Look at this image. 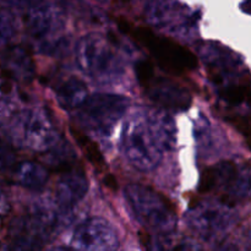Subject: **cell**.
Listing matches in <instances>:
<instances>
[{"label":"cell","mask_w":251,"mask_h":251,"mask_svg":"<svg viewBox=\"0 0 251 251\" xmlns=\"http://www.w3.org/2000/svg\"><path fill=\"white\" fill-rule=\"evenodd\" d=\"M220 251H237L234 249V247H230V245H228V247H225L223 249H221Z\"/></svg>","instance_id":"30"},{"label":"cell","mask_w":251,"mask_h":251,"mask_svg":"<svg viewBox=\"0 0 251 251\" xmlns=\"http://www.w3.org/2000/svg\"><path fill=\"white\" fill-rule=\"evenodd\" d=\"M0 70L9 80L28 83L36 76V64L26 47L12 44L0 51Z\"/></svg>","instance_id":"13"},{"label":"cell","mask_w":251,"mask_h":251,"mask_svg":"<svg viewBox=\"0 0 251 251\" xmlns=\"http://www.w3.org/2000/svg\"><path fill=\"white\" fill-rule=\"evenodd\" d=\"M135 71H136L137 80H139L140 85L144 86L151 80L152 76L154 75V69L152 63L149 60H140L136 63L135 66Z\"/></svg>","instance_id":"24"},{"label":"cell","mask_w":251,"mask_h":251,"mask_svg":"<svg viewBox=\"0 0 251 251\" xmlns=\"http://www.w3.org/2000/svg\"><path fill=\"white\" fill-rule=\"evenodd\" d=\"M10 211V203L7 200V196L4 191L0 188V217H4L5 215H7Z\"/></svg>","instance_id":"26"},{"label":"cell","mask_w":251,"mask_h":251,"mask_svg":"<svg viewBox=\"0 0 251 251\" xmlns=\"http://www.w3.org/2000/svg\"><path fill=\"white\" fill-rule=\"evenodd\" d=\"M145 92L152 102L156 103L163 110H174V112H183L188 110L193 103L190 92L179 85L176 81L167 77L156 76L154 74L151 80L142 86Z\"/></svg>","instance_id":"11"},{"label":"cell","mask_w":251,"mask_h":251,"mask_svg":"<svg viewBox=\"0 0 251 251\" xmlns=\"http://www.w3.org/2000/svg\"><path fill=\"white\" fill-rule=\"evenodd\" d=\"M130 105L129 98L113 93H96L76 109V122L90 132L109 136Z\"/></svg>","instance_id":"6"},{"label":"cell","mask_w":251,"mask_h":251,"mask_svg":"<svg viewBox=\"0 0 251 251\" xmlns=\"http://www.w3.org/2000/svg\"><path fill=\"white\" fill-rule=\"evenodd\" d=\"M199 55L213 73H239L243 71L244 60L229 48L216 42H202L198 46Z\"/></svg>","instance_id":"14"},{"label":"cell","mask_w":251,"mask_h":251,"mask_svg":"<svg viewBox=\"0 0 251 251\" xmlns=\"http://www.w3.org/2000/svg\"><path fill=\"white\" fill-rule=\"evenodd\" d=\"M147 122L164 151H172L176 147V124L168 112L162 109H146Z\"/></svg>","instance_id":"16"},{"label":"cell","mask_w":251,"mask_h":251,"mask_svg":"<svg viewBox=\"0 0 251 251\" xmlns=\"http://www.w3.org/2000/svg\"><path fill=\"white\" fill-rule=\"evenodd\" d=\"M71 135L75 139L76 144L78 145V147L81 149V151L83 152V154L86 156L87 161L92 164L95 168H97L98 171H103L105 168V161L103 158V154L100 152V150L98 149L97 145L90 139V137L86 136L85 134L78 131L75 127H70Z\"/></svg>","instance_id":"21"},{"label":"cell","mask_w":251,"mask_h":251,"mask_svg":"<svg viewBox=\"0 0 251 251\" xmlns=\"http://www.w3.org/2000/svg\"><path fill=\"white\" fill-rule=\"evenodd\" d=\"M88 191V179L81 167L65 172L55 189L56 202L61 208H71L77 205Z\"/></svg>","instance_id":"15"},{"label":"cell","mask_w":251,"mask_h":251,"mask_svg":"<svg viewBox=\"0 0 251 251\" xmlns=\"http://www.w3.org/2000/svg\"><path fill=\"white\" fill-rule=\"evenodd\" d=\"M88 90L86 83L75 76L64 80L55 88V98L58 104L65 110H76L87 100Z\"/></svg>","instance_id":"18"},{"label":"cell","mask_w":251,"mask_h":251,"mask_svg":"<svg viewBox=\"0 0 251 251\" xmlns=\"http://www.w3.org/2000/svg\"><path fill=\"white\" fill-rule=\"evenodd\" d=\"M122 152L134 168L151 172L162 161L163 150L157 142L146 117V109L132 110L124 122L120 136Z\"/></svg>","instance_id":"2"},{"label":"cell","mask_w":251,"mask_h":251,"mask_svg":"<svg viewBox=\"0 0 251 251\" xmlns=\"http://www.w3.org/2000/svg\"><path fill=\"white\" fill-rule=\"evenodd\" d=\"M201 193H217L222 195L221 201L234 206L250 194L249 167H239L232 161H223L206 169L201 176Z\"/></svg>","instance_id":"7"},{"label":"cell","mask_w":251,"mask_h":251,"mask_svg":"<svg viewBox=\"0 0 251 251\" xmlns=\"http://www.w3.org/2000/svg\"><path fill=\"white\" fill-rule=\"evenodd\" d=\"M46 239L27 218L19 220L11 230L9 251H42Z\"/></svg>","instance_id":"17"},{"label":"cell","mask_w":251,"mask_h":251,"mask_svg":"<svg viewBox=\"0 0 251 251\" xmlns=\"http://www.w3.org/2000/svg\"><path fill=\"white\" fill-rule=\"evenodd\" d=\"M4 126L14 144L24 145L36 152H48L59 142L58 131L42 108L19 110Z\"/></svg>","instance_id":"5"},{"label":"cell","mask_w":251,"mask_h":251,"mask_svg":"<svg viewBox=\"0 0 251 251\" xmlns=\"http://www.w3.org/2000/svg\"><path fill=\"white\" fill-rule=\"evenodd\" d=\"M234 221L233 206L221 200L198 201L186 213L189 227L205 239H212L227 232Z\"/></svg>","instance_id":"8"},{"label":"cell","mask_w":251,"mask_h":251,"mask_svg":"<svg viewBox=\"0 0 251 251\" xmlns=\"http://www.w3.org/2000/svg\"><path fill=\"white\" fill-rule=\"evenodd\" d=\"M74 251H117L119 238L108 221L100 217L83 221L71 238Z\"/></svg>","instance_id":"10"},{"label":"cell","mask_w":251,"mask_h":251,"mask_svg":"<svg viewBox=\"0 0 251 251\" xmlns=\"http://www.w3.org/2000/svg\"><path fill=\"white\" fill-rule=\"evenodd\" d=\"M240 9L245 12L247 15L250 14V2L249 1H245L243 4H240Z\"/></svg>","instance_id":"28"},{"label":"cell","mask_w":251,"mask_h":251,"mask_svg":"<svg viewBox=\"0 0 251 251\" xmlns=\"http://www.w3.org/2000/svg\"><path fill=\"white\" fill-rule=\"evenodd\" d=\"M105 183H107V185L109 186V188L117 189V181H115L114 176H108L107 178H105Z\"/></svg>","instance_id":"27"},{"label":"cell","mask_w":251,"mask_h":251,"mask_svg":"<svg viewBox=\"0 0 251 251\" xmlns=\"http://www.w3.org/2000/svg\"><path fill=\"white\" fill-rule=\"evenodd\" d=\"M144 15L151 26L180 37L193 33L198 24L195 12L178 1L147 2Z\"/></svg>","instance_id":"9"},{"label":"cell","mask_w":251,"mask_h":251,"mask_svg":"<svg viewBox=\"0 0 251 251\" xmlns=\"http://www.w3.org/2000/svg\"><path fill=\"white\" fill-rule=\"evenodd\" d=\"M47 153V163L60 171L63 173L71 171L75 168V163L77 162L75 151L68 142H58L51 150Z\"/></svg>","instance_id":"20"},{"label":"cell","mask_w":251,"mask_h":251,"mask_svg":"<svg viewBox=\"0 0 251 251\" xmlns=\"http://www.w3.org/2000/svg\"><path fill=\"white\" fill-rule=\"evenodd\" d=\"M16 166V156L14 151L0 139V174L12 172Z\"/></svg>","instance_id":"23"},{"label":"cell","mask_w":251,"mask_h":251,"mask_svg":"<svg viewBox=\"0 0 251 251\" xmlns=\"http://www.w3.org/2000/svg\"><path fill=\"white\" fill-rule=\"evenodd\" d=\"M11 173L19 185L31 190H41L49 179V172L46 167L33 161L16 163Z\"/></svg>","instance_id":"19"},{"label":"cell","mask_w":251,"mask_h":251,"mask_svg":"<svg viewBox=\"0 0 251 251\" xmlns=\"http://www.w3.org/2000/svg\"><path fill=\"white\" fill-rule=\"evenodd\" d=\"M17 25L14 14L7 10H0V47L9 43L16 34Z\"/></svg>","instance_id":"22"},{"label":"cell","mask_w":251,"mask_h":251,"mask_svg":"<svg viewBox=\"0 0 251 251\" xmlns=\"http://www.w3.org/2000/svg\"><path fill=\"white\" fill-rule=\"evenodd\" d=\"M123 32L131 36L136 43L150 51L162 69L174 75H183L198 68V58L173 39L164 38L144 27H132L124 20L119 21Z\"/></svg>","instance_id":"3"},{"label":"cell","mask_w":251,"mask_h":251,"mask_svg":"<svg viewBox=\"0 0 251 251\" xmlns=\"http://www.w3.org/2000/svg\"><path fill=\"white\" fill-rule=\"evenodd\" d=\"M173 251H205V249L196 240L186 238V239H183L181 242H179L173 248Z\"/></svg>","instance_id":"25"},{"label":"cell","mask_w":251,"mask_h":251,"mask_svg":"<svg viewBox=\"0 0 251 251\" xmlns=\"http://www.w3.org/2000/svg\"><path fill=\"white\" fill-rule=\"evenodd\" d=\"M125 199L140 222L158 234H171L176 226V208L171 201L150 186L129 184Z\"/></svg>","instance_id":"4"},{"label":"cell","mask_w":251,"mask_h":251,"mask_svg":"<svg viewBox=\"0 0 251 251\" xmlns=\"http://www.w3.org/2000/svg\"><path fill=\"white\" fill-rule=\"evenodd\" d=\"M49 251H74L73 249H69V248H64V247H58V248H53L51 250Z\"/></svg>","instance_id":"29"},{"label":"cell","mask_w":251,"mask_h":251,"mask_svg":"<svg viewBox=\"0 0 251 251\" xmlns=\"http://www.w3.org/2000/svg\"><path fill=\"white\" fill-rule=\"evenodd\" d=\"M25 22L33 38L46 41L63 28V12L53 2H37L27 10Z\"/></svg>","instance_id":"12"},{"label":"cell","mask_w":251,"mask_h":251,"mask_svg":"<svg viewBox=\"0 0 251 251\" xmlns=\"http://www.w3.org/2000/svg\"><path fill=\"white\" fill-rule=\"evenodd\" d=\"M76 63L83 74L100 82H113L124 74L122 55L114 41L100 33H88L75 47Z\"/></svg>","instance_id":"1"}]
</instances>
